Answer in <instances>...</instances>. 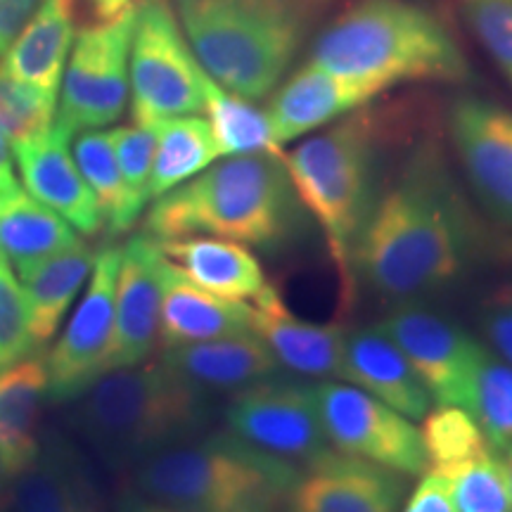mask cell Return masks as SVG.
I'll use <instances>...</instances> for the list:
<instances>
[{
	"label": "cell",
	"instance_id": "44",
	"mask_svg": "<svg viewBox=\"0 0 512 512\" xmlns=\"http://www.w3.org/2000/svg\"><path fill=\"white\" fill-rule=\"evenodd\" d=\"M19 188L15 176V155H12L10 140L0 133V195Z\"/></svg>",
	"mask_w": 512,
	"mask_h": 512
},
{
	"label": "cell",
	"instance_id": "46",
	"mask_svg": "<svg viewBox=\"0 0 512 512\" xmlns=\"http://www.w3.org/2000/svg\"><path fill=\"white\" fill-rule=\"evenodd\" d=\"M505 453V463H508V470H510V482H512V446L508 448V451H503Z\"/></svg>",
	"mask_w": 512,
	"mask_h": 512
},
{
	"label": "cell",
	"instance_id": "30",
	"mask_svg": "<svg viewBox=\"0 0 512 512\" xmlns=\"http://www.w3.org/2000/svg\"><path fill=\"white\" fill-rule=\"evenodd\" d=\"M221 157L285 155L273 133L268 112L252 100L226 91L204 74V112Z\"/></svg>",
	"mask_w": 512,
	"mask_h": 512
},
{
	"label": "cell",
	"instance_id": "31",
	"mask_svg": "<svg viewBox=\"0 0 512 512\" xmlns=\"http://www.w3.org/2000/svg\"><path fill=\"white\" fill-rule=\"evenodd\" d=\"M72 155L83 181L88 183L95 202H98L107 235L119 238V235L128 233L131 223L126 219L124 183H121L117 152H114L110 131L93 128V131L76 133Z\"/></svg>",
	"mask_w": 512,
	"mask_h": 512
},
{
	"label": "cell",
	"instance_id": "42",
	"mask_svg": "<svg viewBox=\"0 0 512 512\" xmlns=\"http://www.w3.org/2000/svg\"><path fill=\"white\" fill-rule=\"evenodd\" d=\"M83 3L91 10L93 22H105L136 8L138 0H83Z\"/></svg>",
	"mask_w": 512,
	"mask_h": 512
},
{
	"label": "cell",
	"instance_id": "10",
	"mask_svg": "<svg viewBox=\"0 0 512 512\" xmlns=\"http://www.w3.org/2000/svg\"><path fill=\"white\" fill-rule=\"evenodd\" d=\"M223 422L235 437L302 470L335 453L320 420L316 384L299 377L278 373L230 394Z\"/></svg>",
	"mask_w": 512,
	"mask_h": 512
},
{
	"label": "cell",
	"instance_id": "6",
	"mask_svg": "<svg viewBox=\"0 0 512 512\" xmlns=\"http://www.w3.org/2000/svg\"><path fill=\"white\" fill-rule=\"evenodd\" d=\"M302 472L223 427L164 448L128 475L136 494L174 512H283Z\"/></svg>",
	"mask_w": 512,
	"mask_h": 512
},
{
	"label": "cell",
	"instance_id": "12",
	"mask_svg": "<svg viewBox=\"0 0 512 512\" xmlns=\"http://www.w3.org/2000/svg\"><path fill=\"white\" fill-rule=\"evenodd\" d=\"M121 264V245H105L76 309L62 335L46 354L48 403L67 406L105 373L114 337V294Z\"/></svg>",
	"mask_w": 512,
	"mask_h": 512
},
{
	"label": "cell",
	"instance_id": "28",
	"mask_svg": "<svg viewBox=\"0 0 512 512\" xmlns=\"http://www.w3.org/2000/svg\"><path fill=\"white\" fill-rule=\"evenodd\" d=\"M48 401L46 351H34L0 373V446L24 465L41 441V411Z\"/></svg>",
	"mask_w": 512,
	"mask_h": 512
},
{
	"label": "cell",
	"instance_id": "18",
	"mask_svg": "<svg viewBox=\"0 0 512 512\" xmlns=\"http://www.w3.org/2000/svg\"><path fill=\"white\" fill-rule=\"evenodd\" d=\"M387 95L373 83L306 62L268 95V119L280 145L302 140Z\"/></svg>",
	"mask_w": 512,
	"mask_h": 512
},
{
	"label": "cell",
	"instance_id": "7",
	"mask_svg": "<svg viewBox=\"0 0 512 512\" xmlns=\"http://www.w3.org/2000/svg\"><path fill=\"white\" fill-rule=\"evenodd\" d=\"M178 22L209 79L261 102L302 50L316 5L309 0H176Z\"/></svg>",
	"mask_w": 512,
	"mask_h": 512
},
{
	"label": "cell",
	"instance_id": "9",
	"mask_svg": "<svg viewBox=\"0 0 512 512\" xmlns=\"http://www.w3.org/2000/svg\"><path fill=\"white\" fill-rule=\"evenodd\" d=\"M133 24L136 8L105 22L86 24L76 34L64 64L55 112V124L72 136L107 128L124 117L131 98L128 55Z\"/></svg>",
	"mask_w": 512,
	"mask_h": 512
},
{
	"label": "cell",
	"instance_id": "41",
	"mask_svg": "<svg viewBox=\"0 0 512 512\" xmlns=\"http://www.w3.org/2000/svg\"><path fill=\"white\" fill-rule=\"evenodd\" d=\"M43 0H0V57L8 53Z\"/></svg>",
	"mask_w": 512,
	"mask_h": 512
},
{
	"label": "cell",
	"instance_id": "34",
	"mask_svg": "<svg viewBox=\"0 0 512 512\" xmlns=\"http://www.w3.org/2000/svg\"><path fill=\"white\" fill-rule=\"evenodd\" d=\"M420 437L427 453V467L448 470L475 453L489 448L477 420L460 406H437L420 420Z\"/></svg>",
	"mask_w": 512,
	"mask_h": 512
},
{
	"label": "cell",
	"instance_id": "13",
	"mask_svg": "<svg viewBox=\"0 0 512 512\" xmlns=\"http://www.w3.org/2000/svg\"><path fill=\"white\" fill-rule=\"evenodd\" d=\"M408 358L434 406L470 411L472 380L482 342L446 313L422 302H401L377 323Z\"/></svg>",
	"mask_w": 512,
	"mask_h": 512
},
{
	"label": "cell",
	"instance_id": "47",
	"mask_svg": "<svg viewBox=\"0 0 512 512\" xmlns=\"http://www.w3.org/2000/svg\"><path fill=\"white\" fill-rule=\"evenodd\" d=\"M311 5H316V8H320V5H325V3H330V0H309Z\"/></svg>",
	"mask_w": 512,
	"mask_h": 512
},
{
	"label": "cell",
	"instance_id": "8",
	"mask_svg": "<svg viewBox=\"0 0 512 512\" xmlns=\"http://www.w3.org/2000/svg\"><path fill=\"white\" fill-rule=\"evenodd\" d=\"M128 81L133 124L204 112V69L166 0H138Z\"/></svg>",
	"mask_w": 512,
	"mask_h": 512
},
{
	"label": "cell",
	"instance_id": "21",
	"mask_svg": "<svg viewBox=\"0 0 512 512\" xmlns=\"http://www.w3.org/2000/svg\"><path fill=\"white\" fill-rule=\"evenodd\" d=\"M339 380L363 389L413 422H420L434 406L408 358L377 325L344 332Z\"/></svg>",
	"mask_w": 512,
	"mask_h": 512
},
{
	"label": "cell",
	"instance_id": "24",
	"mask_svg": "<svg viewBox=\"0 0 512 512\" xmlns=\"http://www.w3.org/2000/svg\"><path fill=\"white\" fill-rule=\"evenodd\" d=\"M76 12L79 0H43L0 67L15 81L57 102L64 64L76 38Z\"/></svg>",
	"mask_w": 512,
	"mask_h": 512
},
{
	"label": "cell",
	"instance_id": "36",
	"mask_svg": "<svg viewBox=\"0 0 512 512\" xmlns=\"http://www.w3.org/2000/svg\"><path fill=\"white\" fill-rule=\"evenodd\" d=\"M57 102L24 86L0 67V133L10 145L38 138L55 124Z\"/></svg>",
	"mask_w": 512,
	"mask_h": 512
},
{
	"label": "cell",
	"instance_id": "15",
	"mask_svg": "<svg viewBox=\"0 0 512 512\" xmlns=\"http://www.w3.org/2000/svg\"><path fill=\"white\" fill-rule=\"evenodd\" d=\"M162 261L157 242L145 233L121 245L114 294V337L107 370L138 366L155 356L162 313Z\"/></svg>",
	"mask_w": 512,
	"mask_h": 512
},
{
	"label": "cell",
	"instance_id": "14",
	"mask_svg": "<svg viewBox=\"0 0 512 512\" xmlns=\"http://www.w3.org/2000/svg\"><path fill=\"white\" fill-rule=\"evenodd\" d=\"M446 128L472 195L512 228V110L479 95H460Z\"/></svg>",
	"mask_w": 512,
	"mask_h": 512
},
{
	"label": "cell",
	"instance_id": "16",
	"mask_svg": "<svg viewBox=\"0 0 512 512\" xmlns=\"http://www.w3.org/2000/svg\"><path fill=\"white\" fill-rule=\"evenodd\" d=\"M8 505L12 512H110L91 458L57 430L43 432L34 458L12 484Z\"/></svg>",
	"mask_w": 512,
	"mask_h": 512
},
{
	"label": "cell",
	"instance_id": "19",
	"mask_svg": "<svg viewBox=\"0 0 512 512\" xmlns=\"http://www.w3.org/2000/svg\"><path fill=\"white\" fill-rule=\"evenodd\" d=\"M72 138L53 124L43 136L12 145V155L29 195L57 211L83 238H93L105 230V219L74 162Z\"/></svg>",
	"mask_w": 512,
	"mask_h": 512
},
{
	"label": "cell",
	"instance_id": "25",
	"mask_svg": "<svg viewBox=\"0 0 512 512\" xmlns=\"http://www.w3.org/2000/svg\"><path fill=\"white\" fill-rule=\"evenodd\" d=\"M155 242L164 259L171 261L185 278L219 297L252 302L268 283L259 256L240 242L207 235Z\"/></svg>",
	"mask_w": 512,
	"mask_h": 512
},
{
	"label": "cell",
	"instance_id": "23",
	"mask_svg": "<svg viewBox=\"0 0 512 512\" xmlns=\"http://www.w3.org/2000/svg\"><path fill=\"white\" fill-rule=\"evenodd\" d=\"M247 302L219 297L202 290L178 271L171 261H162V313H159V349L209 342L249 332Z\"/></svg>",
	"mask_w": 512,
	"mask_h": 512
},
{
	"label": "cell",
	"instance_id": "43",
	"mask_svg": "<svg viewBox=\"0 0 512 512\" xmlns=\"http://www.w3.org/2000/svg\"><path fill=\"white\" fill-rule=\"evenodd\" d=\"M22 467V460H17L10 451H5V448L0 446V505L8 503L10 489L19 477V472H22Z\"/></svg>",
	"mask_w": 512,
	"mask_h": 512
},
{
	"label": "cell",
	"instance_id": "39",
	"mask_svg": "<svg viewBox=\"0 0 512 512\" xmlns=\"http://www.w3.org/2000/svg\"><path fill=\"white\" fill-rule=\"evenodd\" d=\"M479 328L486 344L512 366V285L498 287L484 299Z\"/></svg>",
	"mask_w": 512,
	"mask_h": 512
},
{
	"label": "cell",
	"instance_id": "5",
	"mask_svg": "<svg viewBox=\"0 0 512 512\" xmlns=\"http://www.w3.org/2000/svg\"><path fill=\"white\" fill-rule=\"evenodd\" d=\"M309 62L389 93L406 83H463L470 62L441 19L413 0H356L316 36Z\"/></svg>",
	"mask_w": 512,
	"mask_h": 512
},
{
	"label": "cell",
	"instance_id": "27",
	"mask_svg": "<svg viewBox=\"0 0 512 512\" xmlns=\"http://www.w3.org/2000/svg\"><path fill=\"white\" fill-rule=\"evenodd\" d=\"M79 242L81 235L27 190L15 188L0 195V259L15 273Z\"/></svg>",
	"mask_w": 512,
	"mask_h": 512
},
{
	"label": "cell",
	"instance_id": "40",
	"mask_svg": "<svg viewBox=\"0 0 512 512\" xmlns=\"http://www.w3.org/2000/svg\"><path fill=\"white\" fill-rule=\"evenodd\" d=\"M401 512H458L444 472L427 467L418 475V482L403 498Z\"/></svg>",
	"mask_w": 512,
	"mask_h": 512
},
{
	"label": "cell",
	"instance_id": "37",
	"mask_svg": "<svg viewBox=\"0 0 512 512\" xmlns=\"http://www.w3.org/2000/svg\"><path fill=\"white\" fill-rule=\"evenodd\" d=\"M465 27L512 88V0H458Z\"/></svg>",
	"mask_w": 512,
	"mask_h": 512
},
{
	"label": "cell",
	"instance_id": "35",
	"mask_svg": "<svg viewBox=\"0 0 512 512\" xmlns=\"http://www.w3.org/2000/svg\"><path fill=\"white\" fill-rule=\"evenodd\" d=\"M110 138L117 152L121 183H124L126 219L133 228L150 207V178L157 145L155 133L152 128L131 124L112 128Z\"/></svg>",
	"mask_w": 512,
	"mask_h": 512
},
{
	"label": "cell",
	"instance_id": "45",
	"mask_svg": "<svg viewBox=\"0 0 512 512\" xmlns=\"http://www.w3.org/2000/svg\"><path fill=\"white\" fill-rule=\"evenodd\" d=\"M114 512H174V510L164 508V505H159L155 501H150V498L136 494L133 489H128L121 494Z\"/></svg>",
	"mask_w": 512,
	"mask_h": 512
},
{
	"label": "cell",
	"instance_id": "29",
	"mask_svg": "<svg viewBox=\"0 0 512 512\" xmlns=\"http://www.w3.org/2000/svg\"><path fill=\"white\" fill-rule=\"evenodd\" d=\"M150 128L157 143L150 178V202L188 183L216 159H221L209 121L200 114L162 119Z\"/></svg>",
	"mask_w": 512,
	"mask_h": 512
},
{
	"label": "cell",
	"instance_id": "38",
	"mask_svg": "<svg viewBox=\"0 0 512 512\" xmlns=\"http://www.w3.org/2000/svg\"><path fill=\"white\" fill-rule=\"evenodd\" d=\"M29 330V304L15 271L0 259V373L34 354Z\"/></svg>",
	"mask_w": 512,
	"mask_h": 512
},
{
	"label": "cell",
	"instance_id": "26",
	"mask_svg": "<svg viewBox=\"0 0 512 512\" xmlns=\"http://www.w3.org/2000/svg\"><path fill=\"white\" fill-rule=\"evenodd\" d=\"M95 254L98 249L81 240L79 245L62 249L17 273L29 304V330L36 351H46L62 330L64 318L91 278Z\"/></svg>",
	"mask_w": 512,
	"mask_h": 512
},
{
	"label": "cell",
	"instance_id": "32",
	"mask_svg": "<svg viewBox=\"0 0 512 512\" xmlns=\"http://www.w3.org/2000/svg\"><path fill=\"white\" fill-rule=\"evenodd\" d=\"M472 418L494 451L512 446V366L482 342L472 380Z\"/></svg>",
	"mask_w": 512,
	"mask_h": 512
},
{
	"label": "cell",
	"instance_id": "4",
	"mask_svg": "<svg viewBox=\"0 0 512 512\" xmlns=\"http://www.w3.org/2000/svg\"><path fill=\"white\" fill-rule=\"evenodd\" d=\"M375 102L311 133L283 155L292 188L328 245L347 309L358 292L351 249L382 185L384 152L396 133L392 114Z\"/></svg>",
	"mask_w": 512,
	"mask_h": 512
},
{
	"label": "cell",
	"instance_id": "11",
	"mask_svg": "<svg viewBox=\"0 0 512 512\" xmlns=\"http://www.w3.org/2000/svg\"><path fill=\"white\" fill-rule=\"evenodd\" d=\"M316 401L323 430L337 453L406 477L427 470L420 427L392 406L339 380H316Z\"/></svg>",
	"mask_w": 512,
	"mask_h": 512
},
{
	"label": "cell",
	"instance_id": "33",
	"mask_svg": "<svg viewBox=\"0 0 512 512\" xmlns=\"http://www.w3.org/2000/svg\"><path fill=\"white\" fill-rule=\"evenodd\" d=\"M439 472H444L451 484V496L458 512H512L508 463L491 446Z\"/></svg>",
	"mask_w": 512,
	"mask_h": 512
},
{
	"label": "cell",
	"instance_id": "20",
	"mask_svg": "<svg viewBox=\"0 0 512 512\" xmlns=\"http://www.w3.org/2000/svg\"><path fill=\"white\" fill-rule=\"evenodd\" d=\"M247 306L249 328L264 339L280 368L306 380H339L344 325L311 323L297 316L271 283Z\"/></svg>",
	"mask_w": 512,
	"mask_h": 512
},
{
	"label": "cell",
	"instance_id": "2",
	"mask_svg": "<svg viewBox=\"0 0 512 512\" xmlns=\"http://www.w3.org/2000/svg\"><path fill=\"white\" fill-rule=\"evenodd\" d=\"M304 207L283 155L221 157L188 183L150 202L143 233L152 240L207 235L261 252H280L299 238Z\"/></svg>",
	"mask_w": 512,
	"mask_h": 512
},
{
	"label": "cell",
	"instance_id": "22",
	"mask_svg": "<svg viewBox=\"0 0 512 512\" xmlns=\"http://www.w3.org/2000/svg\"><path fill=\"white\" fill-rule=\"evenodd\" d=\"M159 358L185 382L214 399L219 394L240 392L249 384L266 380L283 370L264 339L254 330L209 339V342L162 349Z\"/></svg>",
	"mask_w": 512,
	"mask_h": 512
},
{
	"label": "cell",
	"instance_id": "3",
	"mask_svg": "<svg viewBox=\"0 0 512 512\" xmlns=\"http://www.w3.org/2000/svg\"><path fill=\"white\" fill-rule=\"evenodd\" d=\"M214 401L152 356L102 373L67 403V427L102 465L131 472L164 448L207 432Z\"/></svg>",
	"mask_w": 512,
	"mask_h": 512
},
{
	"label": "cell",
	"instance_id": "17",
	"mask_svg": "<svg viewBox=\"0 0 512 512\" xmlns=\"http://www.w3.org/2000/svg\"><path fill=\"white\" fill-rule=\"evenodd\" d=\"M406 494V475L335 451L299 475L283 512H401Z\"/></svg>",
	"mask_w": 512,
	"mask_h": 512
},
{
	"label": "cell",
	"instance_id": "1",
	"mask_svg": "<svg viewBox=\"0 0 512 512\" xmlns=\"http://www.w3.org/2000/svg\"><path fill=\"white\" fill-rule=\"evenodd\" d=\"M479 254V223L437 138L406 147L382 178L351 249V275L392 304L456 285Z\"/></svg>",
	"mask_w": 512,
	"mask_h": 512
}]
</instances>
